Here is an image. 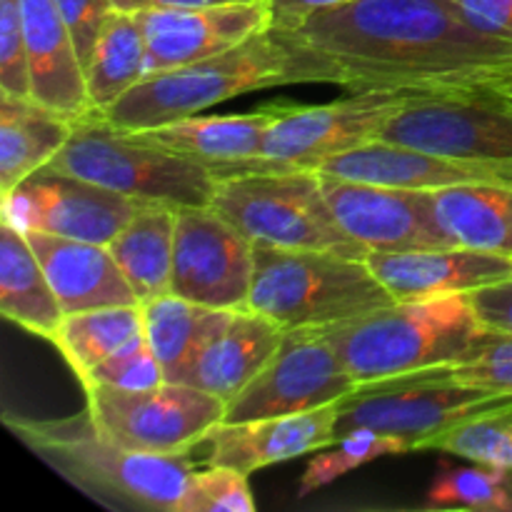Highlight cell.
<instances>
[{
	"mask_svg": "<svg viewBox=\"0 0 512 512\" xmlns=\"http://www.w3.org/2000/svg\"><path fill=\"white\" fill-rule=\"evenodd\" d=\"M270 30L293 83L348 93L470 95L512 70V40L480 30L453 0H348Z\"/></svg>",
	"mask_w": 512,
	"mask_h": 512,
	"instance_id": "obj_1",
	"label": "cell"
},
{
	"mask_svg": "<svg viewBox=\"0 0 512 512\" xmlns=\"http://www.w3.org/2000/svg\"><path fill=\"white\" fill-rule=\"evenodd\" d=\"M5 425L40 460L93 498L110 505L160 512L183 510L195 463L188 453H143L98 430L88 410L70 418H20Z\"/></svg>",
	"mask_w": 512,
	"mask_h": 512,
	"instance_id": "obj_2",
	"label": "cell"
},
{
	"mask_svg": "<svg viewBox=\"0 0 512 512\" xmlns=\"http://www.w3.org/2000/svg\"><path fill=\"white\" fill-rule=\"evenodd\" d=\"M355 383L455 365L485 330L470 295L410 300L320 328Z\"/></svg>",
	"mask_w": 512,
	"mask_h": 512,
	"instance_id": "obj_3",
	"label": "cell"
},
{
	"mask_svg": "<svg viewBox=\"0 0 512 512\" xmlns=\"http://www.w3.org/2000/svg\"><path fill=\"white\" fill-rule=\"evenodd\" d=\"M290 83L293 65L288 48L275 38L273 30H263L213 58L145 75L100 113L118 130L140 133L200 115L205 108L250 90Z\"/></svg>",
	"mask_w": 512,
	"mask_h": 512,
	"instance_id": "obj_4",
	"label": "cell"
},
{
	"mask_svg": "<svg viewBox=\"0 0 512 512\" xmlns=\"http://www.w3.org/2000/svg\"><path fill=\"white\" fill-rule=\"evenodd\" d=\"M365 258L330 250H285L255 245L248 310L280 328H328L370 310L393 305Z\"/></svg>",
	"mask_w": 512,
	"mask_h": 512,
	"instance_id": "obj_5",
	"label": "cell"
},
{
	"mask_svg": "<svg viewBox=\"0 0 512 512\" xmlns=\"http://www.w3.org/2000/svg\"><path fill=\"white\" fill-rule=\"evenodd\" d=\"M45 168L63 170L143 203L205 208L218 178L208 165L143 143L90 110L73 123V135Z\"/></svg>",
	"mask_w": 512,
	"mask_h": 512,
	"instance_id": "obj_6",
	"label": "cell"
},
{
	"mask_svg": "<svg viewBox=\"0 0 512 512\" xmlns=\"http://www.w3.org/2000/svg\"><path fill=\"white\" fill-rule=\"evenodd\" d=\"M210 205L253 245L368 255L338 225L315 170H258L220 178Z\"/></svg>",
	"mask_w": 512,
	"mask_h": 512,
	"instance_id": "obj_7",
	"label": "cell"
},
{
	"mask_svg": "<svg viewBox=\"0 0 512 512\" xmlns=\"http://www.w3.org/2000/svg\"><path fill=\"white\" fill-rule=\"evenodd\" d=\"M503 410H512V395L460 383L453 375V365H440L358 385L348 398L340 400L338 438L370 428L408 440L415 453L468 420Z\"/></svg>",
	"mask_w": 512,
	"mask_h": 512,
	"instance_id": "obj_8",
	"label": "cell"
},
{
	"mask_svg": "<svg viewBox=\"0 0 512 512\" xmlns=\"http://www.w3.org/2000/svg\"><path fill=\"white\" fill-rule=\"evenodd\" d=\"M88 415L115 443L143 453H190L225 418V403L185 383L150 390L83 385Z\"/></svg>",
	"mask_w": 512,
	"mask_h": 512,
	"instance_id": "obj_9",
	"label": "cell"
},
{
	"mask_svg": "<svg viewBox=\"0 0 512 512\" xmlns=\"http://www.w3.org/2000/svg\"><path fill=\"white\" fill-rule=\"evenodd\" d=\"M358 388L320 328L288 330L263 370L225 405V423L308 413Z\"/></svg>",
	"mask_w": 512,
	"mask_h": 512,
	"instance_id": "obj_10",
	"label": "cell"
},
{
	"mask_svg": "<svg viewBox=\"0 0 512 512\" xmlns=\"http://www.w3.org/2000/svg\"><path fill=\"white\" fill-rule=\"evenodd\" d=\"M378 138L445 158L512 165V108L483 93L423 95L390 115Z\"/></svg>",
	"mask_w": 512,
	"mask_h": 512,
	"instance_id": "obj_11",
	"label": "cell"
},
{
	"mask_svg": "<svg viewBox=\"0 0 512 512\" xmlns=\"http://www.w3.org/2000/svg\"><path fill=\"white\" fill-rule=\"evenodd\" d=\"M143 205V200L78 175L40 168L3 193V223L20 233H48L108 245Z\"/></svg>",
	"mask_w": 512,
	"mask_h": 512,
	"instance_id": "obj_12",
	"label": "cell"
},
{
	"mask_svg": "<svg viewBox=\"0 0 512 512\" xmlns=\"http://www.w3.org/2000/svg\"><path fill=\"white\" fill-rule=\"evenodd\" d=\"M255 245L213 205L178 208L170 293L215 310H248Z\"/></svg>",
	"mask_w": 512,
	"mask_h": 512,
	"instance_id": "obj_13",
	"label": "cell"
},
{
	"mask_svg": "<svg viewBox=\"0 0 512 512\" xmlns=\"http://www.w3.org/2000/svg\"><path fill=\"white\" fill-rule=\"evenodd\" d=\"M423 95L350 93L328 105H288L270 125L260 158L278 170H310L320 160L378 138L390 115Z\"/></svg>",
	"mask_w": 512,
	"mask_h": 512,
	"instance_id": "obj_14",
	"label": "cell"
},
{
	"mask_svg": "<svg viewBox=\"0 0 512 512\" xmlns=\"http://www.w3.org/2000/svg\"><path fill=\"white\" fill-rule=\"evenodd\" d=\"M320 185L340 228L368 255L455 245L440 225L433 190L388 188L323 173Z\"/></svg>",
	"mask_w": 512,
	"mask_h": 512,
	"instance_id": "obj_15",
	"label": "cell"
},
{
	"mask_svg": "<svg viewBox=\"0 0 512 512\" xmlns=\"http://www.w3.org/2000/svg\"><path fill=\"white\" fill-rule=\"evenodd\" d=\"M135 15L148 43V75L213 58L273 25L270 0L220 8H140Z\"/></svg>",
	"mask_w": 512,
	"mask_h": 512,
	"instance_id": "obj_16",
	"label": "cell"
},
{
	"mask_svg": "<svg viewBox=\"0 0 512 512\" xmlns=\"http://www.w3.org/2000/svg\"><path fill=\"white\" fill-rule=\"evenodd\" d=\"M365 263L395 303L473 295L475 290L512 278V258L508 255L465 245L370 253L365 255Z\"/></svg>",
	"mask_w": 512,
	"mask_h": 512,
	"instance_id": "obj_17",
	"label": "cell"
},
{
	"mask_svg": "<svg viewBox=\"0 0 512 512\" xmlns=\"http://www.w3.org/2000/svg\"><path fill=\"white\" fill-rule=\"evenodd\" d=\"M340 403L308 413L278 418L218 423L205 438L208 458L203 465H228L250 475L268 465L288 463L305 453H318L338 443Z\"/></svg>",
	"mask_w": 512,
	"mask_h": 512,
	"instance_id": "obj_18",
	"label": "cell"
},
{
	"mask_svg": "<svg viewBox=\"0 0 512 512\" xmlns=\"http://www.w3.org/2000/svg\"><path fill=\"white\" fill-rule=\"evenodd\" d=\"M310 170L333 178L410 190H440L463 183H503L500 165L445 158L383 138H373L358 148L330 155Z\"/></svg>",
	"mask_w": 512,
	"mask_h": 512,
	"instance_id": "obj_19",
	"label": "cell"
},
{
	"mask_svg": "<svg viewBox=\"0 0 512 512\" xmlns=\"http://www.w3.org/2000/svg\"><path fill=\"white\" fill-rule=\"evenodd\" d=\"M30 70V100L80 120L93 110L85 68L55 0H20Z\"/></svg>",
	"mask_w": 512,
	"mask_h": 512,
	"instance_id": "obj_20",
	"label": "cell"
},
{
	"mask_svg": "<svg viewBox=\"0 0 512 512\" xmlns=\"http://www.w3.org/2000/svg\"><path fill=\"white\" fill-rule=\"evenodd\" d=\"M283 338L285 330L265 315L255 310H233L200 345L180 375V383L205 390L228 405L268 365Z\"/></svg>",
	"mask_w": 512,
	"mask_h": 512,
	"instance_id": "obj_21",
	"label": "cell"
},
{
	"mask_svg": "<svg viewBox=\"0 0 512 512\" xmlns=\"http://www.w3.org/2000/svg\"><path fill=\"white\" fill-rule=\"evenodd\" d=\"M23 235L38 255L65 315L110 305H140L108 245L48 233Z\"/></svg>",
	"mask_w": 512,
	"mask_h": 512,
	"instance_id": "obj_22",
	"label": "cell"
},
{
	"mask_svg": "<svg viewBox=\"0 0 512 512\" xmlns=\"http://www.w3.org/2000/svg\"><path fill=\"white\" fill-rule=\"evenodd\" d=\"M280 110H283V103H270L245 115H190V118L130 135L143 143L183 155V158L198 160L208 168L250 163L263 155L265 135Z\"/></svg>",
	"mask_w": 512,
	"mask_h": 512,
	"instance_id": "obj_23",
	"label": "cell"
},
{
	"mask_svg": "<svg viewBox=\"0 0 512 512\" xmlns=\"http://www.w3.org/2000/svg\"><path fill=\"white\" fill-rule=\"evenodd\" d=\"M73 135V120L30 98L0 93V193L50 163Z\"/></svg>",
	"mask_w": 512,
	"mask_h": 512,
	"instance_id": "obj_24",
	"label": "cell"
},
{
	"mask_svg": "<svg viewBox=\"0 0 512 512\" xmlns=\"http://www.w3.org/2000/svg\"><path fill=\"white\" fill-rule=\"evenodd\" d=\"M0 313L50 343L65 318L28 238L5 223L0 228Z\"/></svg>",
	"mask_w": 512,
	"mask_h": 512,
	"instance_id": "obj_25",
	"label": "cell"
},
{
	"mask_svg": "<svg viewBox=\"0 0 512 512\" xmlns=\"http://www.w3.org/2000/svg\"><path fill=\"white\" fill-rule=\"evenodd\" d=\"M175 213L165 203H145L108 243L140 303L170 293L175 250Z\"/></svg>",
	"mask_w": 512,
	"mask_h": 512,
	"instance_id": "obj_26",
	"label": "cell"
},
{
	"mask_svg": "<svg viewBox=\"0 0 512 512\" xmlns=\"http://www.w3.org/2000/svg\"><path fill=\"white\" fill-rule=\"evenodd\" d=\"M440 225L455 245L512 258V185L463 183L433 190Z\"/></svg>",
	"mask_w": 512,
	"mask_h": 512,
	"instance_id": "obj_27",
	"label": "cell"
},
{
	"mask_svg": "<svg viewBox=\"0 0 512 512\" xmlns=\"http://www.w3.org/2000/svg\"><path fill=\"white\" fill-rule=\"evenodd\" d=\"M140 308H143L145 338L163 368L165 383H180V375L188 368L200 345L233 313V310L198 305L175 293L145 300Z\"/></svg>",
	"mask_w": 512,
	"mask_h": 512,
	"instance_id": "obj_28",
	"label": "cell"
},
{
	"mask_svg": "<svg viewBox=\"0 0 512 512\" xmlns=\"http://www.w3.org/2000/svg\"><path fill=\"white\" fill-rule=\"evenodd\" d=\"M148 75V43L135 10H113L85 65L93 110H105Z\"/></svg>",
	"mask_w": 512,
	"mask_h": 512,
	"instance_id": "obj_29",
	"label": "cell"
},
{
	"mask_svg": "<svg viewBox=\"0 0 512 512\" xmlns=\"http://www.w3.org/2000/svg\"><path fill=\"white\" fill-rule=\"evenodd\" d=\"M143 333L145 323L140 305H110L65 315L53 345L63 353L65 363L73 368L78 380H83L105 358Z\"/></svg>",
	"mask_w": 512,
	"mask_h": 512,
	"instance_id": "obj_30",
	"label": "cell"
},
{
	"mask_svg": "<svg viewBox=\"0 0 512 512\" xmlns=\"http://www.w3.org/2000/svg\"><path fill=\"white\" fill-rule=\"evenodd\" d=\"M405 453H413V445L408 440L375 433L370 428H360L348 435H340L338 443L318 450L315 458L310 460L303 478H300L298 495L300 498H308L310 493L335 483V480L343 478L350 470L363 468V465L373 463V460L395 458V455Z\"/></svg>",
	"mask_w": 512,
	"mask_h": 512,
	"instance_id": "obj_31",
	"label": "cell"
},
{
	"mask_svg": "<svg viewBox=\"0 0 512 512\" xmlns=\"http://www.w3.org/2000/svg\"><path fill=\"white\" fill-rule=\"evenodd\" d=\"M428 505L512 512V473L473 460L465 468H448L430 485Z\"/></svg>",
	"mask_w": 512,
	"mask_h": 512,
	"instance_id": "obj_32",
	"label": "cell"
},
{
	"mask_svg": "<svg viewBox=\"0 0 512 512\" xmlns=\"http://www.w3.org/2000/svg\"><path fill=\"white\" fill-rule=\"evenodd\" d=\"M425 450L458 455V458L495 465L512 473V410L468 420L430 440Z\"/></svg>",
	"mask_w": 512,
	"mask_h": 512,
	"instance_id": "obj_33",
	"label": "cell"
},
{
	"mask_svg": "<svg viewBox=\"0 0 512 512\" xmlns=\"http://www.w3.org/2000/svg\"><path fill=\"white\" fill-rule=\"evenodd\" d=\"M255 500L248 475L228 465H203L190 475L180 512H253Z\"/></svg>",
	"mask_w": 512,
	"mask_h": 512,
	"instance_id": "obj_34",
	"label": "cell"
},
{
	"mask_svg": "<svg viewBox=\"0 0 512 512\" xmlns=\"http://www.w3.org/2000/svg\"><path fill=\"white\" fill-rule=\"evenodd\" d=\"M453 375L473 388L512 395V333L485 328L470 353L453 365Z\"/></svg>",
	"mask_w": 512,
	"mask_h": 512,
	"instance_id": "obj_35",
	"label": "cell"
},
{
	"mask_svg": "<svg viewBox=\"0 0 512 512\" xmlns=\"http://www.w3.org/2000/svg\"><path fill=\"white\" fill-rule=\"evenodd\" d=\"M163 383V368L145 333L105 358L98 368H93L80 380V385H108V388L120 390H150Z\"/></svg>",
	"mask_w": 512,
	"mask_h": 512,
	"instance_id": "obj_36",
	"label": "cell"
},
{
	"mask_svg": "<svg viewBox=\"0 0 512 512\" xmlns=\"http://www.w3.org/2000/svg\"><path fill=\"white\" fill-rule=\"evenodd\" d=\"M0 93L30 98L28 50L20 0H0Z\"/></svg>",
	"mask_w": 512,
	"mask_h": 512,
	"instance_id": "obj_37",
	"label": "cell"
},
{
	"mask_svg": "<svg viewBox=\"0 0 512 512\" xmlns=\"http://www.w3.org/2000/svg\"><path fill=\"white\" fill-rule=\"evenodd\" d=\"M55 5H58L70 35H73L75 48H78V55L85 68L90 55H93L100 30H103V25L113 15L115 3L113 0H55Z\"/></svg>",
	"mask_w": 512,
	"mask_h": 512,
	"instance_id": "obj_38",
	"label": "cell"
},
{
	"mask_svg": "<svg viewBox=\"0 0 512 512\" xmlns=\"http://www.w3.org/2000/svg\"><path fill=\"white\" fill-rule=\"evenodd\" d=\"M470 300L485 328L512 333V278L475 290Z\"/></svg>",
	"mask_w": 512,
	"mask_h": 512,
	"instance_id": "obj_39",
	"label": "cell"
},
{
	"mask_svg": "<svg viewBox=\"0 0 512 512\" xmlns=\"http://www.w3.org/2000/svg\"><path fill=\"white\" fill-rule=\"evenodd\" d=\"M480 30L512 40V0H453Z\"/></svg>",
	"mask_w": 512,
	"mask_h": 512,
	"instance_id": "obj_40",
	"label": "cell"
},
{
	"mask_svg": "<svg viewBox=\"0 0 512 512\" xmlns=\"http://www.w3.org/2000/svg\"><path fill=\"white\" fill-rule=\"evenodd\" d=\"M340 3H348V0H270V5H273V20L303 18V15L313 13V10L333 8V5Z\"/></svg>",
	"mask_w": 512,
	"mask_h": 512,
	"instance_id": "obj_41",
	"label": "cell"
},
{
	"mask_svg": "<svg viewBox=\"0 0 512 512\" xmlns=\"http://www.w3.org/2000/svg\"><path fill=\"white\" fill-rule=\"evenodd\" d=\"M258 3V0H143V8H220V5Z\"/></svg>",
	"mask_w": 512,
	"mask_h": 512,
	"instance_id": "obj_42",
	"label": "cell"
},
{
	"mask_svg": "<svg viewBox=\"0 0 512 512\" xmlns=\"http://www.w3.org/2000/svg\"><path fill=\"white\" fill-rule=\"evenodd\" d=\"M478 93L488 95V98L498 100V103L508 105V108H512V70L510 73L500 75V78L490 80L488 85H485L483 90H478Z\"/></svg>",
	"mask_w": 512,
	"mask_h": 512,
	"instance_id": "obj_43",
	"label": "cell"
},
{
	"mask_svg": "<svg viewBox=\"0 0 512 512\" xmlns=\"http://www.w3.org/2000/svg\"><path fill=\"white\" fill-rule=\"evenodd\" d=\"M118 10H140L143 8V0H113Z\"/></svg>",
	"mask_w": 512,
	"mask_h": 512,
	"instance_id": "obj_44",
	"label": "cell"
},
{
	"mask_svg": "<svg viewBox=\"0 0 512 512\" xmlns=\"http://www.w3.org/2000/svg\"><path fill=\"white\" fill-rule=\"evenodd\" d=\"M500 173H503V183L512 185V165H500Z\"/></svg>",
	"mask_w": 512,
	"mask_h": 512,
	"instance_id": "obj_45",
	"label": "cell"
}]
</instances>
